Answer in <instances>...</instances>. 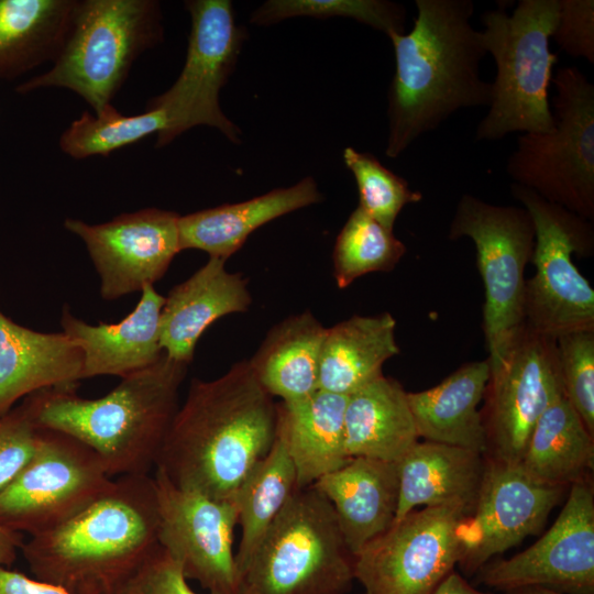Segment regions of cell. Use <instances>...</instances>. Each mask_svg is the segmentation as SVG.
I'll use <instances>...</instances> for the list:
<instances>
[{
	"label": "cell",
	"instance_id": "obj_1",
	"mask_svg": "<svg viewBox=\"0 0 594 594\" xmlns=\"http://www.w3.org/2000/svg\"><path fill=\"white\" fill-rule=\"evenodd\" d=\"M278 405L249 360L218 378H194L172 421L155 470L175 486L213 499H233L271 451Z\"/></svg>",
	"mask_w": 594,
	"mask_h": 594
},
{
	"label": "cell",
	"instance_id": "obj_2",
	"mask_svg": "<svg viewBox=\"0 0 594 594\" xmlns=\"http://www.w3.org/2000/svg\"><path fill=\"white\" fill-rule=\"evenodd\" d=\"M408 33L387 35L395 73L387 92L385 154L396 158L421 135L461 109L488 107L492 82L482 79L487 54L481 31L471 24L472 0H416Z\"/></svg>",
	"mask_w": 594,
	"mask_h": 594
},
{
	"label": "cell",
	"instance_id": "obj_3",
	"mask_svg": "<svg viewBox=\"0 0 594 594\" xmlns=\"http://www.w3.org/2000/svg\"><path fill=\"white\" fill-rule=\"evenodd\" d=\"M153 476L123 475L58 527L21 546L36 580L68 594H118L157 549Z\"/></svg>",
	"mask_w": 594,
	"mask_h": 594
},
{
	"label": "cell",
	"instance_id": "obj_4",
	"mask_svg": "<svg viewBox=\"0 0 594 594\" xmlns=\"http://www.w3.org/2000/svg\"><path fill=\"white\" fill-rule=\"evenodd\" d=\"M187 370V364L164 353L153 365L122 377L100 398H82L78 385H69L35 392L20 405L36 427L89 447L110 477L147 475L178 410V389Z\"/></svg>",
	"mask_w": 594,
	"mask_h": 594
},
{
	"label": "cell",
	"instance_id": "obj_5",
	"mask_svg": "<svg viewBox=\"0 0 594 594\" xmlns=\"http://www.w3.org/2000/svg\"><path fill=\"white\" fill-rule=\"evenodd\" d=\"M163 40L154 0H75L63 44L51 68L16 91L64 88L100 113L125 81L136 58Z\"/></svg>",
	"mask_w": 594,
	"mask_h": 594
},
{
	"label": "cell",
	"instance_id": "obj_6",
	"mask_svg": "<svg viewBox=\"0 0 594 594\" xmlns=\"http://www.w3.org/2000/svg\"><path fill=\"white\" fill-rule=\"evenodd\" d=\"M559 0H520L512 14L505 6L482 13L481 31L496 64L487 113L474 140L496 141L509 133L554 129L548 92L558 55L550 51Z\"/></svg>",
	"mask_w": 594,
	"mask_h": 594
},
{
	"label": "cell",
	"instance_id": "obj_7",
	"mask_svg": "<svg viewBox=\"0 0 594 594\" xmlns=\"http://www.w3.org/2000/svg\"><path fill=\"white\" fill-rule=\"evenodd\" d=\"M353 562L329 501L312 485L297 488L241 574L239 594H346Z\"/></svg>",
	"mask_w": 594,
	"mask_h": 594
},
{
	"label": "cell",
	"instance_id": "obj_8",
	"mask_svg": "<svg viewBox=\"0 0 594 594\" xmlns=\"http://www.w3.org/2000/svg\"><path fill=\"white\" fill-rule=\"evenodd\" d=\"M552 81L554 129L522 133L507 160L514 184L590 220L594 219V85L575 66Z\"/></svg>",
	"mask_w": 594,
	"mask_h": 594
},
{
	"label": "cell",
	"instance_id": "obj_9",
	"mask_svg": "<svg viewBox=\"0 0 594 594\" xmlns=\"http://www.w3.org/2000/svg\"><path fill=\"white\" fill-rule=\"evenodd\" d=\"M510 193L535 229V274L526 279L524 326L553 339L594 330V289L572 260L574 253L593 254V222L524 186L512 183Z\"/></svg>",
	"mask_w": 594,
	"mask_h": 594
},
{
	"label": "cell",
	"instance_id": "obj_10",
	"mask_svg": "<svg viewBox=\"0 0 594 594\" xmlns=\"http://www.w3.org/2000/svg\"><path fill=\"white\" fill-rule=\"evenodd\" d=\"M448 238H469L484 286L483 332L488 363H497L524 327L525 268L535 245V229L524 207L488 204L464 194L458 201Z\"/></svg>",
	"mask_w": 594,
	"mask_h": 594
},
{
	"label": "cell",
	"instance_id": "obj_11",
	"mask_svg": "<svg viewBox=\"0 0 594 594\" xmlns=\"http://www.w3.org/2000/svg\"><path fill=\"white\" fill-rule=\"evenodd\" d=\"M185 7L191 19L185 64L174 84L146 107L167 114L168 125L157 135L156 146L197 125L218 129L239 143L240 129L222 112L219 94L235 68L245 30L229 0H189Z\"/></svg>",
	"mask_w": 594,
	"mask_h": 594
},
{
	"label": "cell",
	"instance_id": "obj_12",
	"mask_svg": "<svg viewBox=\"0 0 594 594\" xmlns=\"http://www.w3.org/2000/svg\"><path fill=\"white\" fill-rule=\"evenodd\" d=\"M38 429L33 457L0 493V525L30 537L69 520L112 482L85 443L59 431Z\"/></svg>",
	"mask_w": 594,
	"mask_h": 594
},
{
	"label": "cell",
	"instance_id": "obj_13",
	"mask_svg": "<svg viewBox=\"0 0 594 594\" xmlns=\"http://www.w3.org/2000/svg\"><path fill=\"white\" fill-rule=\"evenodd\" d=\"M562 395L556 339L524 326L503 358L490 365L481 410L484 455L519 464L539 417Z\"/></svg>",
	"mask_w": 594,
	"mask_h": 594
},
{
	"label": "cell",
	"instance_id": "obj_14",
	"mask_svg": "<svg viewBox=\"0 0 594 594\" xmlns=\"http://www.w3.org/2000/svg\"><path fill=\"white\" fill-rule=\"evenodd\" d=\"M459 505L414 509L354 557L365 594H432L460 559Z\"/></svg>",
	"mask_w": 594,
	"mask_h": 594
},
{
	"label": "cell",
	"instance_id": "obj_15",
	"mask_svg": "<svg viewBox=\"0 0 594 594\" xmlns=\"http://www.w3.org/2000/svg\"><path fill=\"white\" fill-rule=\"evenodd\" d=\"M157 497L158 544L180 565L187 580L209 594H239L233 551L235 499H213L175 486L161 471L153 476Z\"/></svg>",
	"mask_w": 594,
	"mask_h": 594
},
{
	"label": "cell",
	"instance_id": "obj_16",
	"mask_svg": "<svg viewBox=\"0 0 594 594\" xmlns=\"http://www.w3.org/2000/svg\"><path fill=\"white\" fill-rule=\"evenodd\" d=\"M479 583L507 592L542 586L564 594H594V490L592 479L570 486L549 530L509 559L491 560Z\"/></svg>",
	"mask_w": 594,
	"mask_h": 594
},
{
	"label": "cell",
	"instance_id": "obj_17",
	"mask_svg": "<svg viewBox=\"0 0 594 594\" xmlns=\"http://www.w3.org/2000/svg\"><path fill=\"white\" fill-rule=\"evenodd\" d=\"M564 492L532 480L519 464L485 457L475 505L460 525L461 572L472 576L493 557L538 535Z\"/></svg>",
	"mask_w": 594,
	"mask_h": 594
},
{
	"label": "cell",
	"instance_id": "obj_18",
	"mask_svg": "<svg viewBox=\"0 0 594 594\" xmlns=\"http://www.w3.org/2000/svg\"><path fill=\"white\" fill-rule=\"evenodd\" d=\"M178 220L173 211L144 208L98 224L67 218L64 227L85 243L100 278V296L114 300L165 275L182 251Z\"/></svg>",
	"mask_w": 594,
	"mask_h": 594
},
{
	"label": "cell",
	"instance_id": "obj_19",
	"mask_svg": "<svg viewBox=\"0 0 594 594\" xmlns=\"http://www.w3.org/2000/svg\"><path fill=\"white\" fill-rule=\"evenodd\" d=\"M165 297L154 285L144 287L135 308L117 323L89 324L67 305L61 317L63 332L81 350L80 378L114 375L121 378L156 363L164 354L160 320Z\"/></svg>",
	"mask_w": 594,
	"mask_h": 594
},
{
	"label": "cell",
	"instance_id": "obj_20",
	"mask_svg": "<svg viewBox=\"0 0 594 594\" xmlns=\"http://www.w3.org/2000/svg\"><path fill=\"white\" fill-rule=\"evenodd\" d=\"M224 260L209 257L189 278L165 296L161 311V346L166 356L187 365L202 333L219 318L245 312L252 304L248 280L230 273Z\"/></svg>",
	"mask_w": 594,
	"mask_h": 594
},
{
	"label": "cell",
	"instance_id": "obj_21",
	"mask_svg": "<svg viewBox=\"0 0 594 594\" xmlns=\"http://www.w3.org/2000/svg\"><path fill=\"white\" fill-rule=\"evenodd\" d=\"M312 486L331 504L353 557L394 522L399 495L397 462L351 458Z\"/></svg>",
	"mask_w": 594,
	"mask_h": 594
},
{
	"label": "cell",
	"instance_id": "obj_22",
	"mask_svg": "<svg viewBox=\"0 0 594 594\" xmlns=\"http://www.w3.org/2000/svg\"><path fill=\"white\" fill-rule=\"evenodd\" d=\"M80 348L62 332L21 326L0 310V416L45 388L78 385Z\"/></svg>",
	"mask_w": 594,
	"mask_h": 594
},
{
	"label": "cell",
	"instance_id": "obj_23",
	"mask_svg": "<svg viewBox=\"0 0 594 594\" xmlns=\"http://www.w3.org/2000/svg\"><path fill=\"white\" fill-rule=\"evenodd\" d=\"M399 495L394 522L419 506L459 505L472 512L485 470L484 454L417 441L397 462Z\"/></svg>",
	"mask_w": 594,
	"mask_h": 594
},
{
	"label": "cell",
	"instance_id": "obj_24",
	"mask_svg": "<svg viewBox=\"0 0 594 594\" xmlns=\"http://www.w3.org/2000/svg\"><path fill=\"white\" fill-rule=\"evenodd\" d=\"M323 199L312 177L258 197L179 216L182 251L196 249L227 261L257 228Z\"/></svg>",
	"mask_w": 594,
	"mask_h": 594
},
{
	"label": "cell",
	"instance_id": "obj_25",
	"mask_svg": "<svg viewBox=\"0 0 594 594\" xmlns=\"http://www.w3.org/2000/svg\"><path fill=\"white\" fill-rule=\"evenodd\" d=\"M348 396L318 389L278 405L277 431L296 472L297 488L316 483L350 461L345 450Z\"/></svg>",
	"mask_w": 594,
	"mask_h": 594
},
{
	"label": "cell",
	"instance_id": "obj_26",
	"mask_svg": "<svg viewBox=\"0 0 594 594\" xmlns=\"http://www.w3.org/2000/svg\"><path fill=\"white\" fill-rule=\"evenodd\" d=\"M488 377V360L473 361L429 389L407 393L418 437L485 454V430L477 407Z\"/></svg>",
	"mask_w": 594,
	"mask_h": 594
},
{
	"label": "cell",
	"instance_id": "obj_27",
	"mask_svg": "<svg viewBox=\"0 0 594 594\" xmlns=\"http://www.w3.org/2000/svg\"><path fill=\"white\" fill-rule=\"evenodd\" d=\"M396 320L389 312L352 316L327 328L318 388L350 396L383 375V364L399 353Z\"/></svg>",
	"mask_w": 594,
	"mask_h": 594
},
{
	"label": "cell",
	"instance_id": "obj_28",
	"mask_svg": "<svg viewBox=\"0 0 594 594\" xmlns=\"http://www.w3.org/2000/svg\"><path fill=\"white\" fill-rule=\"evenodd\" d=\"M407 393L398 381L382 375L348 396L344 426L350 458L398 462L418 441Z\"/></svg>",
	"mask_w": 594,
	"mask_h": 594
},
{
	"label": "cell",
	"instance_id": "obj_29",
	"mask_svg": "<svg viewBox=\"0 0 594 594\" xmlns=\"http://www.w3.org/2000/svg\"><path fill=\"white\" fill-rule=\"evenodd\" d=\"M326 331L308 310L287 317L268 331L249 363L271 396L293 403L319 389Z\"/></svg>",
	"mask_w": 594,
	"mask_h": 594
},
{
	"label": "cell",
	"instance_id": "obj_30",
	"mask_svg": "<svg viewBox=\"0 0 594 594\" xmlns=\"http://www.w3.org/2000/svg\"><path fill=\"white\" fill-rule=\"evenodd\" d=\"M564 395L539 417L519 463L532 480L564 487L591 480L594 440Z\"/></svg>",
	"mask_w": 594,
	"mask_h": 594
},
{
	"label": "cell",
	"instance_id": "obj_31",
	"mask_svg": "<svg viewBox=\"0 0 594 594\" xmlns=\"http://www.w3.org/2000/svg\"><path fill=\"white\" fill-rule=\"evenodd\" d=\"M75 0H0V80L53 62Z\"/></svg>",
	"mask_w": 594,
	"mask_h": 594
},
{
	"label": "cell",
	"instance_id": "obj_32",
	"mask_svg": "<svg viewBox=\"0 0 594 594\" xmlns=\"http://www.w3.org/2000/svg\"><path fill=\"white\" fill-rule=\"evenodd\" d=\"M297 490L296 472L283 437L276 435L268 454L238 490V525L241 538L235 552L239 580L268 528Z\"/></svg>",
	"mask_w": 594,
	"mask_h": 594
},
{
	"label": "cell",
	"instance_id": "obj_33",
	"mask_svg": "<svg viewBox=\"0 0 594 594\" xmlns=\"http://www.w3.org/2000/svg\"><path fill=\"white\" fill-rule=\"evenodd\" d=\"M168 119L161 108H146L139 114L124 116L113 105L100 113L85 111L59 138V147L77 160L107 156L153 133L166 130Z\"/></svg>",
	"mask_w": 594,
	"mask_h": 594
},
{
	"label": "cell",
	"instance_id": "obj_34",
	"mask_svg": "<svg viewBox=\"0 0 594 594\" xmlns=\"http://www.w3.org/2000/svg\"><path fill=\"white\" fill-rule=\"evenodd\" d=\"M406 253V245L360 206L339 232L333 252V277L343 289L356 278L374 272H389Z\"/></svg>",
	"mask_w": 594,
	"mask_h": 594
},
{
	"label": "cell",
	"instance_id": "obj_35",
	"mask_svg": "<svg viewBox=\"0 0 594 594\" xmlns=\"http://www.w3.org/2000/svg\"><path fill=\"white\" fill-rule=\"evenodd\" d=\"M295 16L350 18L389 35L404 33L407 10L388 0H270L252 13L251 23L270 25Z\"/></svg>",
	"mask_w": 594,
	"mask_h": 594
},
{
	"label": "cell",
	"instance_id": "obj_36",
	"mask_svg": "<svg viewBox=\"0 0 594 594\" xmlns=\"http://www.w3.org/2000/svg\"><path fill=\"white\" fill-rule=\"evenodd\" d=\"M342 157L354 176L359 206L386 229L394 231L403 208L422 199L420 191L413 190L406 179L385 167L372 153L348 146Z\"/></svg>",
	"mask_w": 594,
	"mask_h": 594
},
{
	"label": "cell",
	"instance_id": "obj_37",
	"mask_svg": "<svg viewBox=\"0 0 594 594\" xmlns=\"http://www.w3.org/2000/svg\"><path fill=\"white\" fill-rule=\"evenodd\" d=\"M556 345L564 396L594 436V330L562 334Z\"/></svg>",
	"mask_w": 594,
	"mask_h": 594
},
{
	"label": "cell",
	"instance_id": "obj_38",
	"mask_svg": "<svg viewBox=\"0 0 594 594\" xmlns=\"http://www.w3.org/2000/svg\"><path fill=\"white\" fill-rule=\"evenodd\" d=\"M40 429L21 405L0 416V493L33 457Z\"/></svg>",
	"mask_w": 594,
	"mask_h": 594
},
{
	"label": "cell",
	"instance_id": "obj_39",
	"mask_svg": "<svg viewBox=\"0 0 594 594\" xmlns=\"http://www.w3.org/2000/svg\"><path fill=\"white\" fill-rule=\"evenodd\" d=\"M551 38L568 55L594 64V1L559 0L558 20Z\"/></svg>",
	"mask_w": 594,
	"mask_h": 594
},
{
	"label": "cell",
	"instance_id": "obj_40",
	"mask_svg": "<svg viewBox=\"0 0 594 594\" xmlns=\"http://www.w3.org/2000/svg\"><path fill=\"white\" fill-rule=\"evenodd\" d=\"M118 594H197L180 565L161 546L148 557Z\"/></svg>",
	"mask_w": 594,
	"mask_h": 594
},
{
	"label": "cell",
	"instance_id": "obj_41",
	"mask_svg": "<svg viewBox=\"0 0 594 594\" xmlns=\"http://www.w3.org/2000/svg\"><path fill=\"white\" fill-rule=\"evenodd\" d=\"M0 594H68L59 586L0 566Z\"/></svg>",
	"mask_w": 594,
	"mask_h": 594
},
{
	"label": "cell",
	"instance_id": "obj_42",
	"mask_svg": "<svg viewBox=\"0 0 594 594\" xmlns=\"http://www.w3.org/2000/svg\"><path fill=\"white\" fill-rule=\"evenodd\" d=\"M23 542L20 534L0 525V566H9L15 560Z\"/></svg>",
	"mask_w": 594,
	"mask_h": 594
},
{
	"label": "cell",
	"instance_id": "obj_43",
	"mask_svg": "<svg viewBox=\"0 0 594 594\" xmlns=\"http://www.w3.org/2000/svg\"><path fill=\"white\" fill-rule=\"evenodd\" d=\"M432 594H492L476 590L465 578L452 571Z\"/></svg>",
	"mask_w": 594,
	"mask_h": 594
},
{
	"label": "cell",
	"instance_id": "obj_44",
	"mask_svg": "<svg viewBox=\"0 0 594 594\" xmlns=\"http://www.w3.org/2000/svg\"><path fill=\"white\" fill-rule=\"evenodd\" d=\"M505 594H564L542 586H524L509 590Z\"/></svg>",
	"mask_w": 594,
	"mask_h": 594
}]
</instances>
